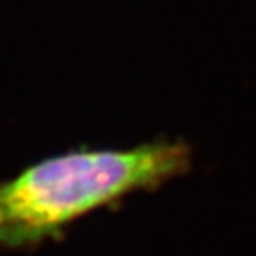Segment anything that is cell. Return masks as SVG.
<instances>
[{"instance_id":"1","label":"cell","mask_w":256,"mask_h":256,"mask_svg":"<svg viewBox=\"0 0 256 256\" xmlns=\"http://www.w3.org/2000/svg\"><path fill=\"white\" fill-rule=\"evenodd\" d=\"M190 164L184 140L44 158L0 184V246L40 244L94 210L185 174Z\"/></svg>"}]
</instances>
